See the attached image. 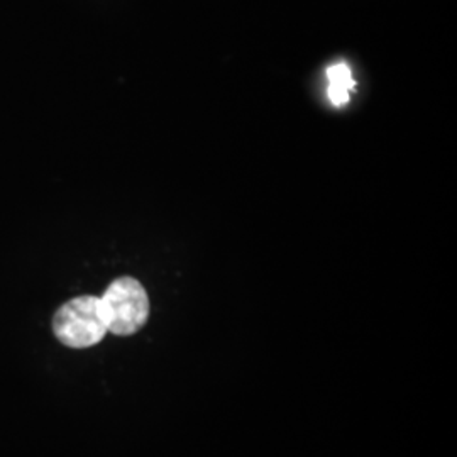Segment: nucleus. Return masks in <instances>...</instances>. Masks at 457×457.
<instances>
[{
  "instance_id": "1",
  "label": "nucleus",
  "mask_w": 457,
  "mask_h": 457,
  "mask_svg": "<svg viewBox=\"0 0 457 457\" xmlns=\"http://www.w3.org/2000/svg\"><path fill=\"white\" fill-rule=\"evenodd\" d=\"M98 298L107 332L126 337L146 326L149 298L145 287L136 278H117Z\"/></svg>"
},
{
  "instance_id": "3",
  "label": "nucleus",
  "mask_w": 457,
  "mask_h": 457,
  "mask_svg": "<svg viewBox=\"0 0 457 457\" xmlns=\"http://www.w3.org/2000/svg\"><path fill=\"white\" fill-rule=\"evenodd\" d=\"M327 77H328V98L337 107L345 105L349 102V92H353L356 87V82L351 77V70L347 65L339 63L328 68Z\"/></svg>"
},
{
  "instance_id": "2",
  "label": "nucleus",
  "mask_w": 457,
  "mask_h": 457,
  "mask_svg": "<svg viewBox=\"0 0 457 457\" xmlns=\"http://www.w3.org/2000/svg\"><path fill=\"white\" fill-rule=\"evenodd\" d=\"M53 332L60 343L71 349H87L100 343L107 334L100 298L82 295L66 302L53 317Z\"/></svg>"
}]
</instances>
